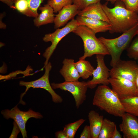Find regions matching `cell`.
<instances>
[{"mask_svg":"<svg viewBox=\"0 0 138 138\" xmlns=\"http://www.w3.org/2000/svg\"><path fill=\"white\" fill-rule=\"evenodd\" d=\"M114 7L107 6V2L102 6L111 25V34L123 33L138 23V12L128 9L121 1L115 3Z\"/></svg>","mask_w":138,"mask_h":138,"instance_id":"cell-1","label":"cell"},{"mask_svg":"<svg viewBox=\"0 0 138 138\" xmlns=\"http://www.w3.org/2000/svg\"><path fill=\"white\" fill-rule=\"evenodd\" d=\"M93 104L116 117H121L125 113L120 98L107 85H102L98 87L95 92Z\"/></svg>","mask_w":138,"mask_h":138,"instance_id":"cell-2","label":"cell"},{"mask_svg":"<svg viewBox=\"0 0 138 138\" xmlns=\"http://www.w3.org/2000/svg\"><path fill=\"white\" fill-rule=\"evenodd\" d=\"M138 33V23L117 38L109 39L101 37L98 38L111 56V66H114L121 59L122 52L128 48L133 38Z\"/></svg>","mask_w":138,"mask_h":138,"instance_id":"cell-3","label":"cell"},{"mask_svg":"<svg viewBox=\"0 0 138 138\" xmlns=\"http://www.w3.org/2000/svg\"><path fill=\"white\" fill-rule=\"evenodd\" d=\"M72 32L80 37L83 43L84 54L79 59L85 60L94 55H110L106 47L96 37V34L86 26L78 25Z\"/></svg>","mask_w":138,"mask_h":138,"instance_id":"cell-4","label":"cell"},{"mask_svg":"<svg viewBox=\"0 0 138 138\" xmlns=\"http://www.w3.org/2000/svg\"><path fill=\"white\" fill-rule=\"evenodd\" d=\"M78 25L76 19H73L63 28H58L54 32L45 35L43 38V41L46 42H50L51 44L47 48L43 54L46 59L44 67L49 62V60L60 41L68 34L72 32Z\"/></svg>","mask_w":138,"mask_h":138,"instance_id":"cell-5","label":"cell"},{"mask_svg":"<svg viewBox=\"0 0 138 138\" xmlns=\"http://www.w3.org/2000/svg\"><path fill=\"white\" fill-rule=\"evenodd\" d=\"M44 67L45 68V73L39 78L29 82L23 81L20 82L19 85L25 86L26 88L25 91L21 95L20 102H21L22 104H24V102L22 100V97L29 89L31 87L33 88H41L46 90L51 94L52 101L55 103H60L62 102L63 100L62 97L57 94L53 90L49 82V72L52 67L51 63L49 62Z\"/></svg>","mask_w":138,"mask_h":138,"instance_id":"cell-6","label":"cell"},{"mask_svg":"<svg viewBox=\"0 0 138 138\" xmlns=\"http://www.w3.org/2000/svg\"><path fill=\"white\" fill-rule=\"evenodd\" d=\"M51 85L53 89L59 88L70 93L74 97L76 107L77 108L86 99V93L88 88L87 82H80L78 80L65 81L60 83H53Z\"/></svg>","mask_w":138,"mask_h":138,"instance_id":"cell-7","label":"cell"},{"mask_svg":"<svg viewBox=\"0 0 138 138\" xmlns=\"http://www.w3.org/2000/svg\"><path fill=\"white\" fill-rule=\"evenodd\" d=\"M1 114L6 119H13L19 126L23 138L27 137L26 129V123L31 118H42L43 116L39 112H35L31 109L27 111H21L17 106L10 110L6 109L2 111Z\"/></svg>","mask_w":138,"mask_h":138,"instance_id":"cell-8","label":"cell"},{"mask_svg":"<svg viewBox=\"0 0 138 138\" xmlns=\"http://www.w3.org/2000/svg\"><path fill=\"white\" fill-rule=\"evenodd\" d=\"M138 73V64L133 60L118 61L110 70V77H118L134 82Z\"/></svg>","mask_w":138,"mask_h":138,"instance_id":"cell-9","label":"cell"},{"mask_svg":"<svg viewBox=\"0 0 138 138\" xmlns=\"http://www.w3.org/2000/svg\"><path fill=\"white\" fill-rule=\"evenodd\" d=\"M109 81L112 89L120 99L138 96L134 82L118 77H110Z\"/></svg>","mask_w":138,"mask_h":138,"instance_id":"cell-10","label":"cell"},{"mask_svg":"<svg viewBox=\"0 0 138 138\" xmlns=\"http://www.w3.org/2000/svg\"><path fill=\"white\" fill-rule=\"evenodd\" d=\"M105 56L99 54L96 55L97 66L93 73L92 79L87 82L88 88L92 89L98 84L108 85L109 84V79L110 76V70L105 64Z\"/></svg>","mask_w":138,"mask_h":138,"instance_id":"cell-11","label":"cell"},{"mask_svg":"<svg viewBox=\"0 0 138 138\" xmlns=\"http://www.w3.org/2000/svg\"><path fill=\"white\" fill-rule=\"evenodd\" d=\"M121 117L122 122L119 128L123 138H138V118L126 112Z\"/></svg>","mask_w":138,"mask_h":138,"instance_id":"cell-12","label":"cell"},{"mask_svg":"<svg viewBox=\"0 0 138 138\" xmlns=\"http://www.w3.org/2000/svg\"><path fill=\"white\" fill-rule=\"evenodd\" d=\"M80 11L77 6L74 4L63 7L55 17L54 22V28L57 29L64 26L69 20L74 19Z\"/></svg>","mask_w":138,"mask_h":138,"instance_id":"cell-13","label":"cell"},{"mask_svg":"<svg viewBox=\"0 0 138 138\" xmlns=\"http://www.w3.org/2000/svg\"><path fill=\"white\" fill-rule=\"evenodd\" d=\"M76 19L78 25L86 26L95 34L109 31L111 29V25L110 24L101 20L78 15Z\"/></svg>","mask_w":138,"mask_h":138,"instance_id":"cell-14","label":"cell"},{"mask_svg":"<svg viewBox=\"0 0 138 138\" xmlns=\"http://www.w3.org/2000/svg\"><path fill=\"white\" fill-rule=\"evenodd\" d=\"M78 15L106 21L110 24L100 2L91 4L79 11Z\"/></svg>","mask_w":138,"mask_h":138,"instance_id":"cell-15","label":"cell"},{"mask_svg":"<svg viewBox=\"0 0 138 138\" xmlns=\"http://www.w3.org/2000/svg\"><path fill=\"white\" fill-rule=\"evenodd\" d=\"M73 59H65L62 63V67L60 72L65 81L78 80L80 77Z\"/></svg>","mask_w":138,"mask_h":138,"instance_id":"cell-16","label":"cell"},{"mask_svg":"<svg viewBox=\"0 0 138 138\" xmlns=\"http://www.w3.org/2000/svg\"><path fill=\"white\" fill-rule=\"evenodd\" d=\"M40 14L33 20L34 25L39 27L42 25L54 22L55 17L53 8L48 3L39 8Z\"/></svg>","mask_w":138,"mask_h":138,"instance_id":"cell-17","label":"cell"},{"mask_svg":"<svg viewBox=\"0 0 138 138\" xmlns=\"http://www.w3.org/2000/svg\"><path fill=\"white\" fill-rule=\"evenodd\" d=\"M92 138H98L103 120V116L94 110L88 115Z\"/></svg>","mask_w":138,"mask_h":138,"instance_id":"cell-18","label":"cell"},{"mask_svg":"<svg viewBox=\"0 0 138 138\" xmlns=\"http://www.w3.org/2000/svg\"><path fill=\"white\" fill-rule=\"evenodd\" d=\"M75 64L80 77L83 79H87L93 76L95 68L89 62L85 60L79 59Z\"/></svg>","mask_w":138,"mask_h":138,"instance_id":"cell-19","label":"cell"},{"mask_svg":"<svg viewBox=\"0 0 138 138\" xmlns=\"http://www.w3.org/2000/svg\"><path fill=\"white\" fill-rule=\"evenodd\" d=\"M125 112L138 118V96L120 99Z\"/></svg>","mask_w":138,"mask_h":138,"instance_id":"cell-20","label":"cell"},{"mask_svg":"<svg viewBox=\"0 0 138 138\" xmlns=\"http://www.w3.org/2000/svg\"><path fill=\"white\" fill-rule=\"evenodd\" d=\"M117 125L115 123L107 119H104L98 138H112Z\"/></svg>","mask_w":138,"mask_h":138,"instance_id":"cell-21","label":"cell"},{"mask_svg":"<svg viewBox=\"0 0 138 138\" xmlns=\"http://www.w3.org/2000/svg\"><path fill=\"white\" fill-rule=\"evenodd\" d=\"M85 120L81 119L73 123L66 125L64 127L63 131L68 138H74L77 130L84 122Z\"/></svg>","mask_w":138,"mask_h":138,"instance_id":"cell-22","label":"cell"},{"mask_svg":"<svg viewBox=\"0 0 138 138\" xmlns=\"http://www.w3.org/2000/svg\"><path fill=\"white\" fill-rule=\"evenodd\" d=\"M44 0H27L28 3V9L25 15L34 18L37 17L39 15L38 9Z\"/></svg>","mask_w":138,"mask_h":138,"instance_id":"cell-23","label":"cell"},{"mask_svg":"<svg viewBox=\"0 0 138 138\" xmlns=\"http://www.w3.org/2000/svg\"><path fill=\"white\" fill-rule=\"evenodd\" d=\"M72 3V0H49L47 2L53 8L55 13L58 12L63 7Z\"/></svg>","mask_w":138,"mask_h":138,"instance_id":"cell-24","label":"cell"},{"mask_svg":"<svg viewBox=\"0 0 138 138\" xmlns=\"http://www.w3.org/2000/svg\"><path fill=\"white\" fill-rule=\"evenodd\" d=\"M126 49L129 57L135 60L138 59V37L135 38Z\"/></svg>","mask_w":138,"mask_h":138,"instance_id":"cell-25","label":"cell"},{"mask_svg":"<svg viewBox=\"0 0 138 138\" xmlns=\"http://www.w3.org/2000/svg\"><path fill=\"white\" fill-rule=\"evenodd\" d=\"M14 7L20 13L25 15L28 9L27 0H14Z\"/></svg>","mask_w":138,"mask_h":138,"instance_id":"cell-26","label":"cell"},{"mask_svg":"<svg viewBox=\"0 0 138 138\" xmlns=\"http://www.w3.org/2000/svg\"><path fill=\"white\" fill-rule=\"evenodd\" d=\"M101 0H72L73 4L76 5L79 10L84 9L89 5L100 2Z\"/></svg>","mask_w":138,"mask_h":138,"instance_id":"cell-27","label":"cell"},{"mask_svg":"<svg viewBox=\"0 0 138 138\" xmlns=\"http://www.w3.org/2000/svg\"><path fill=\"white\" fill-rule=\"evenodd\" d=\"M128 9L133 12L138 10V0H121Z\"/></svg>","mask_w":138,"mask_h":138,"instance_id":"cell-28","label":"cell"},{"mask_svg":"<svg viewBox=\"0 0 138 138\" xmlns=\"http://www.w3.org/2000/svg\"><path fill=\"white\" fill-rule=\"evenodd\" d=\"M80 138H92L91 133L89 126L85 125L81 133Z\"/></svg>","mask_w":138,"mask_h":138,"instance_id":"cell-29","label":"cell"},{"mask_svg":"<svg viewBox=\"0 0 138 138\" xmlns=\"http://www.w3.org/2000/svg\"><path fill=\"white\" fill-rule=\"evenodd\" d=\"M20 131L19 126L14 121L13 131L9 137L16 138Z\"/></svg>","mask_w":138,"mask_h":138,"instance_id":"cell-30","label":"cell"},{"mask_svg":"<svg viewBox=\"0 0 138 138\" xmlns=\"http://www.w3.org/2000/svg\"><path fill=\"white\" fill-rule=\"evenodd\" d=\"M55 136L57 138H68L63 130L56 132L55 133Z\"/></svg>","mask_w":138,"mask_h":138,"instance_id":"cell-31","label":"cell"},{"mask_svg":"<svg viewBox=\"0 0 138 138\" xmlns=\"http://www.w3.org/2000/svg\"><path fill=\"white\" fill-rule=\"evenodd\" d=\"M0 1L11 8L13 7L14 5V0H0Z\"/></svg>","mask_w":138,"mask_h":138,"instance_id":"cell-32","label":"cell"},{"mask_svg":"<svg viewBox=\"0 0 138 138\" xmlns=\"http://www.w3.org/2000/svg\"><path fill=\"white\" fill-rule=\"evenodd\" d=\"M122 136L119 132L118 131L117 126L116 127L114 131L112 138H121Z\"/></svg>","mask_w":138,"mask_h":138,"instance_id":"cell-33","label":"cell"},{"mask_svg":"<svg viewBox=\"0 0 138 138\" xmlns=\"http://www.w3.org/2000/svg\"><path fill=\"white\" fill-rule=\"evenodd\" d=\"M4 15L2 13L0 14V28L1 29H5L6 28V25L2 21V18H3Z\"/></svg>","mask_w":138,"mask_h":138,"instance_id":"cell-34","label":"cell"},{"mask_svg":"<svg viewBox=\"0 0 138 138\" xmlns=\"http://www.w3.org/2000/svg\"><path fill=\"white\" fill-rule=\"evenodd\" d=\"M134 83L138 93V73Z\"/></svg>","mask_w":138,"mask_h":138,"instance_id":"cell-35","label":"cell"},{"mask_svg":"<svg viewBox=\"0 0 138 138\" xmlns=\"http://www.w3.org/2000/svg\"><path fill=\"white\" fill-rule=\"evenodd\" d=\"M106 1L107 2H111L112 4H113L115 3L117 1L121 0H104Z\"/></svg>","mask_w":138,"mask_h":138,"instance_id":"cell-36","label":"cell"},{"mask_svg":"<svg viewBox=\"0 0 138 138\" xmlns=\"http://www.w3.org/2000/svg\"><path fill=\"white\" fill-rule=\"evenodd\" d=\"M137 37H138V33L137 34Z\"/></svg>","mask_w":138,"mask_h":138,"instance_id":"cell-37","label":"cell"},{"mask_svg":"<svg viewBox=\"0 0 138 138\" xmlns=\"http://www.w3.org/2000/svg\"></svg>","mask_w":138,"mask_h":138,"instance_id":"cell-38","label":"cell"},{"mask_svg":"<svg viewBox=\"0 0 138 138\" xmlns=\"http://www.w3.org/2000/svg\"></svg>","mask_w":138,"mask_h":138,"instance_id":"cell-39","label":"cell"},{"mask_svg":"<svg viewBox=\"0 0 138 138\" xmlns=\"http://www.w3.org/2000/svg\"></svg>","mask_w":138,"mask_h":138,"instance_id":"cell-40","label":"cell"},{"mask_svg":"<svg viewBox=\"0 0 138 138\" xmlns=\"http://www.w3.org/2000/svg\"></svg>","mask_w":138,"mask_h":138,"instance_id":"cell-41","label":"cell"}]
</instances>
